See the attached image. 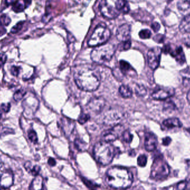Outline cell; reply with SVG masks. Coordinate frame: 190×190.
<instances>
[{
	"label": "cell",
	"instance_id": "cell-51",
	"mask_svg": "<svg viewBox=\"0 0 190 190\" xmlns=\"http://www.w3.org/2000/svg\"><path fill=\"white\" fill-rule=\"evenodd\" d=\"M187 100L190 103V90L189 91V92L187 93Z\"/></svg>",
	"mask_w": 190,
	"mask_h": 190
},
{
	"label": "cell",
	"instance_id": "cell-12",
	"mask_svg": "<svg viewBox=\"0 0 190 190\" xmlns=\"http://www.w3.org/2000/svg\"><path fill=\"white\" fill-rule=\"evenodd\" d=\"M100 10L103 16L109 19H114L118 17L120 12L116 8L107 4L106 1H103L100 5Z\"/></svg>",
	"mask_w": 190,
	"mask_h": 190
},
{
	"label": "cell",
	"instance_id": "cell-41",
	"mask_svg": "<svg viewBox=\"0 0 190 190\" xmlns=\"http://www.w3.org/2000/svg\"><path fill=\"white\" fill-rule=\"evenodd\" d=\"M154 41L158 43H161L163 42L164 40V36L162 34H157L156 36L154 37L153 38Z\"/></svg>",
	"mask_w": 190,
	"mask_h": 190
},
{
	"label": "cell",
	"instance_id": "cell-52",
	"mask_svg": "<svg viewBox=\"0 0 190 190\" xmlns=\"http://www.w3.org/2000/svg\"><path fill=\"white\" fill-rule=\"evenodd\" d=\"M2 166H3V163H2V161H1V158H0V169L2 167Z\"/></svg>",
	"mask_w": 190,
	"mask_h": 190
},
{
	"label": "cell",
	"instance_id": "cell-42",
	"mask_svg": "<svg viewBox=\"0 0 190 190\" xmlns=\"http://www.w3.org/2000/svg\"><path fill=\"white\" fill-rule=\"evenodd\" d=\"M151 28L154 32H157L160 29V25L157 22H153L151 25Z\"/></svg>",
	"mask_w": 190,
	"mask_h": 190
},
{
	"label": "cell",
	"instance_id": "cell-38",
	"mask_svg": "<svg viewBox=\"0 0 190 190\" xmlns=\"http://www.w3.org/2000/svg\"><path fill=\"white\" fill-rule=\"evenodd\" d=\"M89 119V114H82L80 116L79 118L78 119V121L79 122V123H80L81 124H84V123H86Z\"/></svg>",
	"mask_w": 190,
	"mask_h": 190
},
{
	"label": "cell",
	"instance_id": "cell-54",
	"mask_svg": "<svg viewBox=\"0 0 190 190\" xmlns=\"http://www.w3.org/2000/svg\"><path fill=\"white\" fill-rule=\"evenodd\" d=\"M187 132L189 133V134L190 135V130H187Z\"/></svg>",
	"mask_w": 190,
	"mask_h": 190
},
{
	"label": "cell",
	"instance_id": "cell-26",
	"mask_svg": "<svg viewBox=\"0 0 190 190\" xmlns=\"http://www.w3.org/2000/svg\"><path fill=\"white\" fill-rule=\"evenodd\" d=\"M75 146L79 151H84L87 147V144L82 139H77L75 141Z\"/></svg>",
	"mask_w": 190,
	"mask_h": 190
},
{
	"label": "cell",
	"instance_id": "cell-35",
	"mask_svg": "<svg viewBox=\"0 0 190 190\" xmlns=\"http://www.w3.org/2000/svg\"><path fill=\"white\" fill-rule=\"evenodd\" d=\"M28 136H29V139L31 140V141L34 144H36L37 142V141H38L37 136L36 132L33 130H31L29 131Z\"/></svg>",
	"mask_w": 190,
	"mask_h": 190
},
{
	"label": "cell",
	"instance_id": "cell-25",
	"mask_svg": "<svg viewBox=\"0 0 190 190\" xmlns=\"http://www.w3.org/2000/svg\"><path fill=\"white\" fill-rule=\"evenodd\" d=\"M120 71L123 74L128 73L129 71L133 70V68L131 67L130 63L124 60H121L120 61Z\"/></svg>",
	"mask_w": 190,
	"mask_h": 190
},
{
	"label": "cell",
	"instance_id": "cell-56",
	"mask_svg": "<svg viewBox=\"0 0 190 190\" xmlns=\"http://www.w3.org/2000/svg\"><path fill=\"white\" fill-rule=\"evenodd\" d=\"M0 190H1V187H0Z\"/></svg>",
	"mask_w": 190,
	"mask_h": 190
},
{
	"label": "cell",
	"instance_id": "cell-57",
	"mask_svg": "<svg viewBox=\"0 0 190 190\" xmlns=\"http://www.w3.org/2000/svg\"></svg>",
	"mask_w": 190,
	"mask_h": 190
},
{
	"label": "cell",
	"instance_id": "cell-14",
	"mask_svg": "<svg viewBox=\"0 0 190 190\" xmlns=\"http://www.w3.org/2000/svg\"><path fill=\"white\" fill-rule=\"evenodd\" d=\"M14 178L10 170H5L0 175V187L4 189H9L13 184Z\"/></svg>",
	"mask_w": 190,
	"mask_h": 190
},
{
	"label": "cell",
	"instance_id": "cell-34",
	"mask_svg": "<svg viewBox=\"0 0 190 190\" xmlns=\"http://www.w3.org/2000/svg\"><path fill=\"white\" fill-rule=\"evenodd\" d=\"M151 36V32L148 29L142 30L139 32V37L142 39H147L150 38Z\"/></svg>",
	"mask_w": 190,
	"mask_h": 190
},
{
	"label": "cell",
	"instance_id": "cell-36",
	"mask_svg": "<svg viewBox=\"0 0 190 190\" xmlns=\"http://www.w3.org/2000/svg\"><path fill=\"white\" fill-rule=\"evenodd\" d=\"M131 46V42L130 40L126 41L125 42H121L119 45V48L120 50L126 51L130 48Z\"/></svg>",
	"mask_w": 190,
	"mask_h": 190
},
{
	"label": "cell",
	"instance_id": "cell-32",
	"mask_svg": "<svg viewBox=\"0 0 190 190\" xmlns=\"http://www.w3.org/2000/svg\"><path fill=\"white\" fill-rule=\"evenodd\" d=\"M147 162V156L145 155H141L137 158V164L140 167H145Z\"/></svg>",
	"mask_w": 190,
	"mask_h": 190
},
{
	"label": "cell",
	"instance_id": "cell-55",
	"mask_svg": "<svg viewBox=\"0 0 190 190\" xmlns=\"http://www.w3.org/2000/svg\"><path fill=\"white\" fill-rule=\"evenodd\" d=\"M124 190H128V189H124Z\"/></svg>",
	"mask_w": 190,
	"mask_h": 190
},
{
	"label": "cell",
	"instance_id": "cell-48",
	"mask_svg": "<svg viewBox=\"0 0 190 190\" xmlns=\"http://www.w3.org/2000/svg\"><path fill=\"white\" fill-rule=\"evenodd\" d=\"M183 83L185 85H190V77H185Z\"/></svg>",
	"mask_w": 190,
	"mask_h": 190
},
{
	"label": "cell",
	"instance_id": "cell-7",
	"mask_svg": "<svg viewBox=\"0 0 190 190\" xmlns=\"http://www.w3.org/2000/svg\"><path fill=\"white\" fill-rule=\"evenodd\" d=\"M162 52V49L159 47H153L148 51V64L152 70H156L159 66Z\"/></svg>",
	"mask_w": 190,
	"mask_h": 190
},
{
	"label": "cell",
	"instance_id": "cell-53",
	"mask_svg": "<svg viewBox=\"0 0 190 190\" xmlns=\"http://www.w3.org/2000/svg\"><path fill=\"white\" fill-rule=\"evenodd\" d=\"M172 1H173V0H168V2H171Z\"/></svg>",
	"mask_w": 190,
	"mask_h": 190
},
{
	"label": "cell",
	"instance_id": "cell-40",
	"mask_svg": "<svg viewBox=\"0 0 190 190\" xmlns=\"http://www.w3.org/2000/svg\"><path fill=\"white\" fill-rule=\"evenodd\" d=\"M12 130L7 128V127H4L2 129H0V136L8 134H12Z\"/></svg>",
	"mask_w": 190,
	"mask_h": 190
},
{
	"label": "cell",
	"instance_id": "cell-44",
	"mask_svg": "<svg viewBox=\"0 0 190 190\" xmlns=\"http://www.w3.org/2000/svg\"><path fill=\"white\" fill-rule=\"evenodd\" d=\"M7 60L6 55L4 54H0V66H2Z\"/></svg>",
	"mask_w": 190,
	"mask_h": 190
},
{
	"label": "cell",
	"instance_id": "cell-11",
	"mask_svg": "<svg viewBox=\"0 0 190 190\" xmlns=\"http://www.w3.org/2000/svg\"><path fill=\"white\" fill-rule=\"evenodd\" d=\"M123 127L120 125H117L110 130L104 132L103 139L104 141L110 142L117 139L120 134H123Z\"/></svg>",
	"mask_w": 190,
	"mask_h": 190
},
{
	"label": "cell",
	"instance_id": "cell-2",
	"mask_svg": "<svg viewBox=\"0 0 190 190\" xmlns=\"http://www.w3.org/2000/svg\"><path fill=\"white\" fill-rule=\"evenodd\" d=\"M106 181L111 187L124 190L131 186L133 182V176L131 172L126 168L114 166L107 171Z\"/></svg>",
	"mask_w": 190,
	"mask_h": 190
},
{
	"label": "cell",
	"instance_id": "cell-45",
	"mask_svg": "<svg viewBox=\"0 0 190 190\" xmlns=\"http://www.w3.org/2000/svg\"><path fill=\"white\" fill-rule=\"evenodd\" d=\"M172 139L169 137H166L162 139V144L164 146H168L171 142Z\"/></svg>",
	"mask_w": 190,
	"mask_h": 190
},
{
	"label": "cell",
	"instance_id": "cell-28",
	"mask_svg": "<svg viewBox=\"0 0 190 190\" xmlns=\"http://www.w3.org/2000/svg\"><path fill=\"white\" fill-rule=\"evenodd\" d=\"M81 179L82 180V181L84 182V184L86 185V186H87V187H89L90 190H96L97 188L99 187V185L96 184V183H93V182L88 180L86 178H81Z\"/></svg>",
	"mask_w": 190,
	"mask_h": 190
},
{
	"label": "cell",
	"instance_id": "cell-49",
	"mask_svg": "<svg viewBox=\"0 0 190 190\" xmlns=\"http://www.w3.org/2000/svg\"><path fill=\"white\" fill-rule=\"evenodd\" d=\"M23 2H24L26 7L27 8L30 6V4L31 3V0H23Z\"/></svg>",
	"mask_w": 190,
	"mask_h": 190
},
{
	"label": "cell",
	"instance_id": "cell-18",
	"mask_svg": "<svg viewBox=\"0 0 190 190\" xmlns=\"http://www.w3.org/2000/svg\"><path fill=\"white\" fill-rule=\"evenodd\" d=\"M61 123L65 135H66V136L70 135L75 128V123L73 121L66 118H62Z\"/></svg>",
	"mask_w": 190,
	"mask_h": 190
},
{
	"label": "cell",
	"instance_id": "cell-21",
	"mask_svg": "<svg viewBox=\"0 0 190 190\" xmlns=\"http://www.w3.org/2000/svg\"><path fill=\"white\" fill-rule=\"evenodd\" d=\"M30 190H43V183L42 177L37 175L32 182Z\"/></svg>",
	"mask_w": 190,
	"mask_h": 190
},
{
	"label": "cell",
	"instance_id": "cell-39",
	"mask_svg": "<svg viewBox=\"0 0 190 190\" xmlns=\"http://www.w3.org/2000/svg\"><path fill=\"white\" fill-rule=\"evenodd\" d=\"M20 70H21V68H20V67H17V66H12V67H11V72L12 75H13V76L17 77V76H18V75H19Z\"/></svg>",
	"mask_w": 190,
	"mask_h": 190
},
{
	"label": "cell",
	"instance_id": "cell-3",
	"mask_svg": "<svg viewBox=\"0 0 190 190\" xmlns=\"http://www.w3.org/2000/svg\"><path fill=\"white\" fill-rule=\"evenodd\" d=\"M93 153L95 160L99 164L106 166L109 165L113 160L115 150L110 142L101 141L95 144Z\"/></svg>",
	"mask_w": 190,
	"mask_h": 190
},
{
	"label": "cell",
	"instance_id": "cell-37",
	"mask_svg": "<svg viewBox=\"0 0 190 190\" xmlns=\"http://www.w3.org/2000/svg\"><path fill=\"white\" fill-rule=\"evenodd\" d=\"M23 23H24V22H22V21L18 22L12 28L11 32L12 34H16L18 32H19L22 29L23 25Z\"/></svg>",
	"mask_w": 190,
	"mask_h": 190
},
{
	"label": "cell",
	"instance_id": "cell-6",
	"mask_svg": "<svg viewBox=\"0 0 190 190\" xmlns=\"http://www.w3.org/2000/svg\"><path fill=\"white\" fill-rule=\"evenodd\" d=\"M110 30L104 25H98L95 29L88 41L90 47H97L105 44L111 36Z\"/></svg>",
	"mask_w": 190,
	"mask_h": 190
},
{
	"label": "cell",
	"instance_id": "cell-29",
	"mask_svg": "<svg viewBox=\"0 0 190 190\" xmlns=\"http://www.w3.org/2000/svg\"><path fill=\"white\" fill-rule=\"evenodd\" d=\"M135 93L139 96H144L146 94V89L143 86L136 84L135 87Z\"/></svg>",
	"mask_w": 190,
	"mask_h": 190
},
{
	"label": "cell",
	"instance_id": "cell-10",
	"mask_svg": "<svg viewBox=\"0 0 190 190\" xmlns=\"http://www.w3.org/2000/svg\"><path fill=\"white\" fill-rule=\"evenodd\" d=\"M175 94V89L172 87H162L155 91L152 94V97L157 100H164L172 97Z\"/></svg>",
	"mask_w": 190,
	"mask_h": 190
},
{
	"label": "cell",
	"instance_id": "cell-5",
	"mask_svg": "<svg viewBox=\"0 0 190 190\" xmlns=\"http://www.w3.org/2000/svg\"><path fill=\"white\" fill-rule=\"evenodd\" d=\"M170 172L169 165L161 157H157L153 161L150 178L156 181H161L167 178Z\"/></svg>",
	"mask_w": 190,
	"mask_h": 190
},
{
	"label": "cell",
	"instance_id": "cell-8",
	"mask_svg": "<svg viewBox=\"0 0 190 190\" xmlns=\"http://www.w3.org/2000/svg\"><path fill=\"white\" fill-rule=\"evenodd\" d=\"M123 114L117 110L111 109L106 112L103 116V122L107 125L114 126L118 125L121 120Z\"/></svg>",
	"mask_w": 190,
	"mask_h": 190
},
{
	"label": "cell",
	"instance_id": "cell-23",
	"mask_svg": "<svg viewBox=\"0 0 190 190\" xmlns=\"http://www.w3.org/2000/svg\"><path fill=\"white\" fill-rule=\"evenodd\" d=\"M119 92L124 98H130L132 95V91L131 88L126 85H122L119 89Z\"/></svg>",
	"mask_w": 190,
	"mask_h": 190
},
{
	"label": "cell",
	"instance_id": "cell-33",
	"mask_svg": "<svg viewBox=\"0 0 190 190\" xmlns=\"http://www.w3.org/2000/svg\"><path fill=\"white\" fill-rule=\"evenodd\" d=\"M11 22L10 18L6 15H2L0 17V25L3 26L9 25Z\"/></svg>",
	"mask_w": 190,
	"mask_h": 190
},
{
	"label": "cell",
	"instance_id": "cell-4",
	"mask_svg": "<svg viewBox=\"0 0 190 190\" xmlns=\"http://www.w3.org/2000/svg\"><path fill=\"white\" fill-rule=\"evenodd\" d=\"M115 50V47L112 44L105 43L95 47L91 53V58L95 63L103 64L111 59Z\"/></svg>",
	"mask_w": 190,
	"mask_h": 190
},
{
	"label": "cell",
	"instance_id": "cell-31",
	"mask_svg": "<svg viewBox=\"0 0 190 190\" xmlns=\"http://www.w3.org/2000/svg\"><path fill=\"white\" fill-rule=\"evenodd\" d=\"M122 136H123V141H125L127 143H130L133 139V135L128 130L123 131L122 134Z\"/></svg>",
	"mask_w": 190,
	"mask_h": 190
},
{
	"label": "cell",
	"instance_id": "cell-17",
	"mask_svg": "<svg viewBox=\"0 0 190 190\" xmlns=\"http://www.w3.org/2000/svg\"><path fill=\"white\" fill-rule=\"evenodd\" d=\"M173 57H175L178 62L183 63L185 62V57L181 47H178L172 50V47L170 46L169 53Z\"/></svg>",
	"mask_w": 190,
	"mask_h": 190
},
{
	"label": "cell",
	"instance_id": "cell-15",
	"mask_svg": "<svg viewBox=\"0 0 190 190\" xmlns=\"http://www.w3.org/2000/svg\"><path fill=\"white\" fill-rule=\"evenodd\" d=\"M157 146L156 136L152 133H147L145 138V147L147 151H153Z\"/></svg>",
	"mask_w": 190,
	"mask_h": 190
},
{
	"label": "cell",
	"instance_id": "cell-24",
	"mask_svg": "<svg viewBox=\"0 0 190 190\" xmlns=\"http://www.w3.org/2000/svg\"><path fill=\"white\" fill-rule=\"evenodd\" d=\"M31 164L29 162V164L27 163H26L25 165V167L26 169L30 173H31L32 175H33L34 176H37L38 175L39 172L41 170V168L39 166L37 165H35L33 166L32 167H31Z\"/></svg>",
	"mask_w": 190,
	"mask_h": 190
},
{
	"label": "cell",
	"instance_id": "cell-43",
	"mask_svg": "<svg viewBox=\"0 0 190 190\" xmlns=\"http://www.w3.org/2000/svg\"><path fill=\"white\" fill-rule=\"evenodd\" d=\"M10 107H11V105L10 103H2L1 105V109L2 110L4 111V112H8L10 110Z\"/></svg>",
	"mask_w": 190,
	"mask_h": 190
},
{
	"label": "cell",
	"instance_id": "cell-22",
	"mask_svg": "<svg viewBox=\"0 0 190 190\" xmlns=\"http://www.w3.org/2000/svg\"><path fill=\"white\" fill-rule=\"evenodd\" d=\"M180 30L183 33H190V15L183 18L180 25Z\"/></svg>",
	"mask_w": 190,
	"mask_h": 190
},
{
	"label": "cell",
	"instance_id": "cell-19",
	"mask_svg": "<svg viewBox=\"0 0 190 190\" xmlns=\"http://www.w3.org/2000/svg\"><path fill=\"white\" fill-rule=\"evenodd\" d=\"M115 8L118 11L127 13L130 11V7L127 0H117L115 4Z\"/></svg>",
	"mask_w": 190,
	"mask_h": 190
},
{
	"label": "cell",
	"instance_id": "cell-30",
	"mask_svg": "<svg viewBox=\"0 0 190 190\" xmlns=\"http://www.w3.org/2000/svg\"><path fill=\"white\" fill-rule=\"evenodd\" d=\"M26 93V91L25 90L23 89H20L17 91L13 95V99L16 101H19L23 97H24V96L25 95Z\"/></svg>",
	"mask_w": 190,
	"mask_h": 190
},
{
	"label": "cell",
	"instance_id": "cell-9",
	"mask_svg": "<svg viewBox=\"0 0 190 190\" xmlns=\"http://www.w3.org/2000/svg\"><path fill=\"white\" fill-rule=\"evenodd\" d=\"M105 100L102 97H95L90 100L87 107L91 112L98 114L101 112L105 106Z\"/></svg>",
	"mask_w": 190,
	"mask_h": 190
},
{
	"label": "cell",
	"instance_id": "cell-47",
	"mask_svg": "<svg viewBox=\"0 0 190 190\" xmlns=\"http://www.w3.org/2000/svg\"><path fill=\"white\" fill-rule=\"evenodd\" d=\"M48 164L51 166H55L56 164V162L54 158H53L52 157H50L48 160Z\"/></svg>",
	"mask_w": 190,
	"mask_h": 190
},
{
	"label": "cell",
	"instance_id": "cell-13",
	"mask_svg": "<svg viewBox=\"0 0 190 190\" xmlns=\"http://www.w3.org/2000/svg\"><path fill=\"white\" fill-rule=\"evenodd\" d=\"M131 29V26L127 23H125L120 26L116 32V37L118 41L125 42L130 40Z\"/></svg>",
	"mask_w": 190,
	"mask_h": 190
},
{
	"label": "cell",
	"instance_id": "cell-16",
	"mask_svg": "<svg viewBox=\"0 0 190 190\" xmlns=\"http://www.w3.org/2000/svg\"><path fill=\"white\" fill-rule=\"evenodd\" d=\"M178 10L183 16L190 15V0H179L177 4Z\"/></svg>",
	"mask_w": 190,
	"mask_h": 190
},
{
	"label": "cell",
	"instance_id": "cell-20",
	"mask_svg": "<svg viewBox=\"0 0 190 190\" xmlns=\"http://www.w3.org/2000/svg\"><path fill=\"white\" fill-rule=\"evenodd\" d=\"M163 125L169 129L176 127L180 128L182 126V123L178 118H168L163 122Z\"/></svg>",
	"mask_w": 190,
	"mask_h": 190
},
{
	"label": "cell",
	"instance_id": "cell-50",
	"mask_svg": "<svg viewBox=\"0 0 190 190\" xmlns=\"http://www.w3.org/2000/svg\"><path fill=\"white\" fill-rule=\"evenodd\" d=\"M13 1L14 0H6L5 2L7 4H11L13 3Z\"/></svg>",
	"mask_w": 190,
	"mask_h": 190
},
{
	"label": "cell",
	"instance_id": "cell-46",
	"mask_svg": "<svg viewBox=\"0 0 190 190\" xmlns=\"http://www.w3.org/2000/svg\"><path fill=\"white\" fill-rule=\"evenodd\" d=\"M186 182H182L178 185V190H184L186 187Z\"/></svg>",
	"mask_w": 190,
	"mask_h": 190
},
{
	"label": "cell",
	"instance_id": "cell-1",
	"mask_svg": "<svg viewBox=\"0 0 190 190\" xmlns=\"http://www.w3.org/2000/svg\"><path fill=\"white\" fill-rule=\"evenodd\" d=\"M73 76L76 84L83 91H95L100 84L101 75L99 71L89 65H82L76 67Z\"/></svg>",
	"mask_w": 190,
	"mask_h": 190
},
{
	"label": "cell",
	"instance_id": "cell-27",
	"mask_svg": "<svg viewBox=\"0 0 190 190\" xmlns=\"http://www.w3.org/2000/svg\"><path fill=\"white\" fill-rule=\"evenodd\" d=\"M26 9L24 2L22 3L20 1L16 2L12 7V10L15 12H21L25 9Z\"/></svg>",
	"mask_w": 190,
	"mask_h": 190
}]
</instances>
